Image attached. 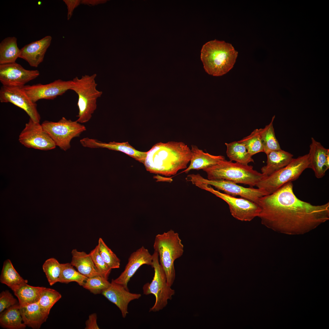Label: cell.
<instances>
[{"mask_svg": "<svg viewBox=\"0 0 329 329\" xmlns=\"http://www.w3.org/2000/svg\"><path fill=\"white\" fill-rule=\"evenodd\" d=\"M152 264V255L147 249L142 246L131 254L124 271L119 277L113 279V280L129 290L128 283L139 267L144 264L151 266Z\"/></svg>", "mask_w": 329, "mask_h": 329, "instance_id": "2e32d148", "label": "cell"}, {"mask_svg": "<svg viewBox=\"0 0 329 329\" xmlns=\"http://www.w3.org/2000/svg\"><path fill=\"white\" fill-rule=\"evenodd\" d=\"M51 40V37L48 35L25 45L20 49L19 58L26 61L30 66L37 67L43 61Z\"/></svg>", "mask_w": 329, "mask_h": 329, "instance_id": "ffe728a7", "label": "cell"}, {"mask_svg": "<svg viewBox=\"0 0 329 329\" xmlns=\"http://www.w3.org/2000/svg\"><path fill=\"white\" fill-rule=\"evenodd\" d=\"M111 283L100 276L88 278L83 287L94 294L101 293L108 288Z\"/></svg>", "mask_w": 329, "mask_h": 329, "instance_id": "d590c367", "label": "cell"}, {"mask_svg": "<svg viewBox=\"0 0 329 329\" xmlns=\"http://www.w3.org/2000/svg\"><path fill=\"white\" fill-rule=\"evenodd\" d=\"M226 147V154L230 161H234L244 165L254 162L245 145L238 141L225 143Z\"/></svg>", "mask_w": 329, "mask_h": 329, "instance_id": "83f0119b", "label": "cell"}, {"mask_svg": "<svg viewBox=\"0 0 329 329\" xmlns=\"http://www.w3.org/2000/svg\"><path fill=\"white\" fill-rule=\"evenodd\" d=\"M311 140L308 154L309 168L313 170L317 178L320 179L324 176L329 168V149L324 147L313 137Z\"/></svg>", "mask_w": 329, "mask_h": 329, "instance_id": "ac0fdd59", "label": "cell"}, {"mask_svg": "<svg viewBox=\"0 0 329 329\" xmlns=\"http://www.w3.org/2000/svg\"><path fill=\"white\" fill-rule=\"evenodd\" d=\"M266 155V164L261 169V173L266 177L284 167L293 158L292 154L281 149L271 151Z\"/></svg>", "mask_w": 329, "mask_h": 329, "instance_id": "7402d4cb", "label": "cell"}, {"mask_svg": "<svg viewBox=\"0 0 329 329\" xmlns=\"http://www.w3.org/2000/svg\"><path fill=\"white\" fill-rule=\"evenodd\" d=\"M0 101L12 104L24 110L30 119L40 122L41 116L36 103L30 99L21 87L2 86L0 90Z\"/></svg>", "mask_w": 329, "mask_h": 329, "instance_id": "5bb4252c", "label": "cell"}, {"mask_svg": "<svg viewBox=\"0 0 329 329\" xmlns=\"http://www.w3.org/2000/svg\"><path fill=\"white\" fill-rule=\"evenodd\" d=\"M98 246L100 254L107 264L111 269L119 268L120 260L116 254L100 238Z\"/></svg>", "mask_w": 329, "mask_h": 329, "instance_id": "e575fe53", "label": "cell"}, {"mask_svg": "<svg viewBox=\"0 0 329 329\" xmlns=\"http://www.w3.org/2000/svg\"><path fill=\"white\" fill-rule=\"evenodd\" d=\"M308 154L293 158L287 165L266 177L256 186L268 194L274 192L285 184L298 179L306 169L309 168Z\"/></svg>", "mask_w": 329, "mask_h": 329, "instance_id": "52a82bcc", "label": "cell"}, {"mask_svg": "<svg viewBox=\"0 0 329 329\" xmlns=\"http://www.w3.org/2000/svg\"><path fill=\"white\" fill-rule=\"evenodd\" d=\"M72 80H55L49 83L43 84L25 85L21 87L30 99L34 102L42 99L52 100L61 95L66 91L72 90Z\"/></svg>", "mask_w": 329, "mask_h": 329, "instance_id": "4fadbf2b", "label": "cell"}, {"mask_svg": "<svg viewBox=\"0 0 329 329\" xmlns=\"http://www.w3.org/2000/svg\"><path fill=\"white\" fill-rule=\"evenodd\" d=\"M61 271L59 282L68 283L76 282L83 286L88 277L76 271L71 263L61 264Z\"/></svg>", "mask_w": 329, "mask_h": 329, "instance_id": "1f68e13d", "label": "cell"}, {"mask_svg": "<svg viewBox=\"0 0 329 329\" xmlns=\"http://www.w3.org/2000/svg\"><path fill=\"white\" fill-rule=\"evenodd\" d=\"M67 7V19L69 20L71 17L73 12L74 9L79 5L80 0H64Z\"/></svg>", "mask_w": 329, "mask_h": 329, "instance_id": "f35d334b", "label": "cell"}, {"mask_svg": "<svg viewBox=\"0 0 329 329\" xmlns=\"http://www.w3.org/2000/svg\"><path fill=\"white\" fill-rule=\"evenodd\" d=\"M41 125L56 146L64 151L70 148L72 139L80 136L86 130L85 126L76 120L73 121L64 117L57 122L45 121Z\"/></svg>", "mask_w": 329, "mask_h": 329, "instance_id": "9c48e42d", "label": "cell"}, {"mask_svg": "<svg viewBox=\"0 0 329 329\" xmlns=\"http://www.w3.org/2000/svg\"><path fill=\"white\" fill-rule=\"evenodd\" d=\"M186 179L192 183L197 182L212 185L227 194L234 196H240L256 203L260 197L268 195L262 189L244 187L225 180H210L204 178L199 174L188 175Z\"/></svg>", "mask_w": 329, "mask_h": 329, "instance_id": "8fae6325", "label": "cell"}, {"mask_svg": "<svg viewBox=\"0 0 329 329\" xmlns=\"http://www.w3.org/2000/svg\"><path fill=\"white\" fill-rule=\"evenodd\" d=\"M275 118L274 115L270 122L264 128L260 129V134L264 148V152L266 154L274 150L281 149L275 135L273 123Z\"/></svg>", "mask_w": 329, "mask_h": 329, "instance_id": "f546056e", "label": "cell"}, {"mask_svg": "<svg viewBox=\"0 0 329 329\" xmlns=\"http://www.w3.org/2000/svg\"><path fill=\"white\" fill-rule=\"evenodd\" d=\"M245 146L247 152L251 156L260 152H264L260 129H254L249 136L238 141Z\"/></svg>", "mask_w": 329, "mask_h": 329, "instance_id": "d6a6232c", "label": "cell"}, {"mask_svg": "<svg viewBox=\"0 0 329 329\" xmlns=\"http://www.w3.org/2000/svg\"><path fill=\"white\" fill-rule=\"evenodd\" d=\"M86 329H99L97 323V316L95 313L90 315L86 322Z\"/></svg>", "mask_w": 329, "mask_h": 329, "instance_id": "ab89813d", "label": "cell"}, {"mask_svg": "<svg viewBox=\"0 0 329 329\" xmlns=\"http://www.w3.org/2000/svg\"><path fill=\"white\" fill-rule=\"evenodd\" d=\"M210 180H225L253 187L266 176L251 165L233 162L225 159L203 170Z\"/></svg>", "mask_w": 329, "mask_h": 329, "instance_id": "277c9868", "label": "cell"}, {"mask_svg": "<svg viewBox=\"0 0 329 329\" xmlns=\"http://www.w3.org/2000/svg\"><path fill=\"white\" fill-rule=\"evenodd\" d=\"M80 142L84 147L91 148H106L122 152L143 164L147 154V152L141 151L136 150L128 142H117L113 141L106 143L96 139L85 137L80 140Z\"/></svg>", "mask_w": 329, "mask_h": 329, "instance_id": "d6986e66", "label": "cell"}, {"mask_svg": "<svg viewBox=\"0 0 329 329\" xmlns=\"http://www.w3.org/2000/svg\"><path fill=\"white\" fill-rule=\"evenodd\" d=\"M96 74L85 75L79 78H74L73 80V90L77 94V103L79 112L76 121L83 123L89 121L97 107V100L101 97L102 92L97 89Z\"/></svg>", "mask_w": 329, "mask_h": 329, "instance_id": "8992f818", "label": "cell"}, {"mask_svg": "<svg viewBox=\"0 0 329 329\" xmlns=\"http://www.w3.org/2000/svg\"><path fill=\"white\" fill-rule=\"evenodd\" d=\"M61 297V294L57 291L44 287L41 292L38 302L41 311L48 315L52 307Z\"/></svg>", "mask_w": 329, "mask_h": 329, "instance_id": "4dcf8cb0", "label": "cell"}, {"mask_svg": "<svg viewBox=\"0 0 329 329\" xmlns=\"http://www.w3.org/2000/svg\"><path fill=\"white\" fill-rule=\"evenodd\" d=\"M106 2L107 0H82L81 3L82 4L88 5L90 6H94L98 4L104 3Z\"/></svg>", "mask_w": 329, "mask_h": 329, "instance_id": "60d3db41", "label": "cell"}, {"mask_svg": "<svg viewBox=\"0 0 329 329\" xmlns=\"http://www.w3.org/2000/svg\"><path fill=\"white\" fill-rule=\"evenodd\" d=\"M153 248L158 254L159 262L165 273L168 284L171 287L175 277L174 262L184 252V246L179 234L170 229L157 235Z\"/></svg>", "mask_w": 329, "mask_h": 329, "instance_id": "5b68a950", "label": "cell"}, {"mask_svg": "<svg viewBox=\"0 0 329 329\" xmlns=\"http://www.w3.org/2000/svg\"><path fill=\"white\" fill-rule=\"evenodd\" d=\"M71 254L72 258L70 263L80 273L88 278L101 276L89 253L74 249Z\"/></svg>", "mask_w": 329, "mask_h": 329, "instance_id": "603a6c76", "label": "cell"}, {"mask_svg": "<svg viewBox=\"0 0 329 329\" xmlns=\"http://www.w3.org/2000/svg\"><path fill=\"white\" fill-rule=\"evenodd\" d=\"M191 150L192 157L190 164L181 173H188L192 170H203L225 159L222 155H214L205 153L195 145H191Z\"/></svg>", "mask_w": 329, "mask_h": 329, "instance_id": "44dd1931", "label": "cell"}, {"mask_svg": "<svg viewBox=\"0 0 329 329\" xmlns=\"http://www.w3.org/2000/svg\"><path fill=\"white\" fill-rule=\"evenodd\" d=\"M19 309L24 323L33 329L40 328L48 316L41 311L38 302L20 306Z\"/></svg>", "mask_w": 329, "mask_h": 329, "instance_id": "cb8c5ba5", "label": "cell"}, {"mask_svg": "<svg viewBox=\"0 0 329 329\" xmlns=\"http://www.w3.org/2000/svg\"><path fill=\"white\" fill-rule=\"evenodd\" d=\"M19 303L17 300L8 290L2 291L0 294V313L5 309Z\"/></svg>", "mask_w": 329, "mask_h": 329, "instance_id": "74e56055", "label": "cell"}, {"mask_svg": "<svg viewBox=\"0 0 329 329\" xmlns=\"http://www.w3.org/2000/svg\"><path fill=\"white\" fill-rule=\"evenodd\" d=\"M196 186L213 194L228 205L232 215L242 221H250L258 217L260 209L256 203L244 198H237L214 189L210 185L200 182L192 183Z\"/></svg>", "mask_w": 329, "mask_h": 329, "instance_id": "30bf717a", "label": "cell"}, {"mask_svg": "<svg viewBox=\"0 0 329 329\" xmlns=\"http://www.w3.org/2000/svg\"><path fill=\"white\" fill-rule=\"evenodd\" d=\"M42 268L50 285L59 282L61 271V264L54 258L47 260L44 263Z\"/></svg>", "mask_w": 329, "mask_h": 329, "instance_id": "836d02e7", "label": "cell"}, {"mask_svg": "<svg viewBox=\"0 0 329 329\" xmlns=\"http://www.w3.org/2000/svg\"><path fill=\"white\" fill-rule=\"evenodd\" d=\"M191 157V149L183 142H159L147 152L143 164L150 173L170 176L186 169Z\"/></svg>", "mask_w": 329, "mask_h": 329, "instance_id": "7a4b0ae2", "label": "cell"}, {"mask_svg": "<svg viewBox=\"0 0 329 329\" xmlns=\"http://www.w3.org/2000/svg\"><path fill=\"white\" fill-rule=\"evenodd\" d=\"M238 55V52L231 44L215 39L203 45L200 58L207 73L221 76L233 68Z\"/></svg>", "mask_w": 329, "mask_h": 329, "instance_id": "3957f363", "label": "cell"}, {"mask_svg": "<svg viewBox=\"0 0 329 329\" xmlns=\"http://www.w3.org/2000/svg\"><path fill=\"white\" fill-rule=\"evenodd\" d=\"M89 254L101 276L108 280L112 269L108 266L101 257L98 245L90 251Z\"/></svg>", "mask_w": 329, "mask_h": 329, "instance_id": "8d00e7d4", "label": "cell"}, {"mask_svg": "<svg viewBox=\"0 0 329 329\" xmlns=\"http://www.w3.org/2000/svg\"><path fill=\"white\" fill-rule=\"evenodd\" d=\"M0 282L5 284L12 290L17 286L27 283L14 268L10 260H5L3 264L0 277Z\"/></svg>", "mask_w": 329, "mask_h": 329, "instance_id": "f1b7e54d", "label": "cell"}, {"mask_svg": "<svg viewBox=\"0 0 329 329\" xmlns=\"http://www.w3.org/2000/svg\"><path fill=\"white\" fill-rule=\"evenodd\" d=\"M44 287L33 286L25 283L17 286L12 290L18 299L20 306H23L37 302L41 292Z\"/></svg>", "mask_w": 329, "mask_h": 329, "instance_id": "d4e9b609", "label": "cell"}, {"mask_svg": "<svg viewBox=\"0 0 329 329\" xmlns=\"http://www.w3.org/2000/svg\"><path fill=\"white\" fill-rule=\"evenodd\" d=\"M39 75L38 70L25 69L16 62L0 65V81L3 86L21 88Z\"/></svg>", "mask_w": 329, "mask_h": 329, "instance_id": "9a60e30c", "label": "cell"}, {"mask_svg": "<svg viewBox=\"0 0 329 329\" xmlns=\"http://www.w3.org/2000/svg\"><path fill=\"white\" fill-rule=\"evenodd\" d=\"M19 303L6 309L0 313V325L8 329H23L26 326L23 321Z\"/></svg>", "mask_w": 329, "mask_h": 329, "instance_id": "484cf974", "label": "cell"}, {"mask_svg": "<svg viewBox=\"0 0 329 329\" xmlns=\"http://www.w3.org/2000/svg\"><path fill=\"white\" fill-rule=\"evenodd\" d=\"M20 51L17 46L16 37L5 38L0 43V65L15 62L19 57Z\"/></svg>", "mask_w": 329, "mask_h": 329, "instance_id": "4316f807", "label": "cell"}, {"mask_svg": "<svg viewBox=\"0 0 329 329\" xmlns=\"http://www.w3.org/2000/svg\"><path fill=\"white\" fill-rule=\"evenodd\" d=\"M39 122L30 118L19 136V141L29 148L43 150L55 149V142Z\"/></svg>", "mask_w": 329, "mask_h": 329, "instance_id": "7c38bea8", "label": "cell"}, {"mask_svg": "<svg viewBox=\"0 0 329 329\" xmlns=\"http://www.w3.org/2000/svg\"><path fill=\"white\" fill-rule=\"evenodd\" d=\"M152 256L151 267L154 270V277L151 282L145 284L143 289L144 294H153L155 296V302L149 311L157 312L166 306L168 300L172 299L175 291L168 284L165 273L159 262L157 253L154 251Z\"/></svg>", "mask_w": 329, "mask_h": 329, "instance_id": "ba28073f", "label": "cell"}, {"mask_svg": "<svg viewBox=\"0 0 329 329\" xmlns=\"http://www.w3.org/2000/svg\"><path fill=\"white\" fill-rule=\"evenodd\" d=\"M101 294L118 307L123 318L128 313V307L129 303L139 299L141 296L140 294L130 292L122 285L115 282L113 279L110 286Z\"/></svg>", "mask_w": 329, "mask_h": 329, "instance_id": "e0dca14e", "label": "cell"}, {"mask_svg": "<svg viewBox=\"0 0 329 329\" xmlns=\"http://www.w3.org/2000/svg\"><path fill=\"white\" fill-rule=\"evenodd\" d=\"M261 224L275 232L288 235L307 233L329 220V203L313 205L298 198L292 182L273 193L260 197L256 203Z\"/></svg>", "mask_w": 329, "mask_h": 329, "instance_id": "6da1fadb", "label": "cell"}]
</instances>
